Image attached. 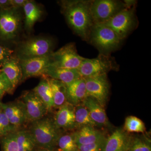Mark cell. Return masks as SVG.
Masks as SVG:
<instances>
[{
    "label": "cell",
    "mask_w": 151,
    "mask_h": 151,
    "mask_svg": "<svg viewBox=\"0 0 151 151\" xmlns=\"http://www.w3.org/2000/svg\"><path fill=\"white\" fill-rule=\"evenodd\" d=\"M128 151H151L150 145L148 142L139 138L132 139Z\"/></svg>",
    "instance_id": "cell-29"
},
{
    "label": "cell",
    "mask_w": 151,
    "mask_h": 151,
    "mask_svg": "<svg viewBox=\"0 0 151 151\" xmlns=\"http://www.w3.org/2000/svg\"><path fill=\"white\" fill-rule=\"evenodd\" d=\"M1 70L10 82L14 89L22 82V73L20 60L15 55L4 64Z\"/></svg>",
    "instance_id": "cell-19"
},
{
    "label": "cell",
    "mask_w": 151,
    "mask_h": 151,
    "mask_svg": "<svg viewBox=\"0 0 151 151\" xmlns=\"http://www.w3.org/2000/svg\"><path fill=\"white\" fill-rule=\"evenodd\" d=\"M1 96H0V103H1Z\"/></svg>",
    "instance_id": "cell-36"
},
{
    "label": "cell",
    "mask_w": 151,
    "mask_h": 151,
    "mask_svg": "<svg viewBox=\"0 0 151 151\" xmlns=\"http://www.w3.org/2000/svg\"><path fill=\"white\" fill-rule=\"evenodd\" d=\"M32 90L44 103L48 111L51 110L53 107V98L47 77L45 76Z\"/></svg>",
    "instance_id": "cell-22"
},
{
    "label": "cell",
    "mask_w": 151,
    "mask_h": 151,
    "mask_svg": "<svg viewBox=\"0 0 151 151\" xmlns=\"http://www.w3.org/2000/svg\"><path fill=\"white\" fill-rule=\"evenodd\" d=\"M68 103L74 106L81 104L87 97L85 80L80 78L66 86Z\"/></svg>",
    "instance_id": "cell-17"
},
{
    "label": "cell",
    "mask_w": 151,
    "mask_h": 151,
    "mask_svg": "<svg viewBox=\"0 0 151 151\" xmlns=\"http://www.w3.org/2000/svg\"><path fill=\"white\" fill-rule=\"evenodd\" d=\"M73 135L77 146L98 142L106 139L102 133L92 127H81Z\"/></svg>",
    "instance_id": "cell-18"
},
{
    "label": "cell",
    "mask_w": 151,
    "mask_h": 151,
    "mask_svg": "<svg viewBox=\"0 0 151 151\" xmlns=\"http://www.w3.org/2000/svg\"><path fill=\"white\" fill-rule=\"evenodd\" d=\"M19 151H34L36 146L29 131H18L15 132Z\"/></svg>",
    "instance_id": "cell-23"
},
{
    "label": "cell",
    "mask_w": 151,
    "mask_h": 151,
    "mask_svg": "<svg viewBox=\"0 0 151 151\" xmlns=\"http://www.w3.org/2000/svg\"><path fill=\"white\" fill-rule=\"evenodd\" d=\"M28 121L33 122L44 118L48 110L39 97L32 91L24 92L22 97Z\"/></svg>",
    "instance_id": "cell-10"
},
{
    "label": "cell",
    "mask_w": 151,
    "mask_h": 151,
    "mask_svg": "<svg viewBox=\"0 0 151 151\" xmlns=\"http://www.w3.org/2000/svg\"><path fill=\"white\" fill-rule=\"evenodd\" d=\"M103 24L113 30L123 40L129 35L136 26L134 10L133 8L124 9Z\"/></svg>",
    "instance_id": "cell-9"
},
{
    "label": "cell",
    "mask_w": 151,
    "mask_h": 151,
    "mask_svg": "<svg viewBox=\"0 0 151 151\" xmlns=\"http://www.w3.org/2000/svg\"><path fill=\"white\" fill-rule=\"evenodd\" d=\"M89 39L100 53L105 55L118 48L122 40L113 30L103 23L93 25Z\"/></svg>",
    "instance_id": "cell-4"
},
{
    "label": "cell",
    "mask_w": 151,
    "mask_h": 151,
    "mask_svg": "<svg viewBox=\"0 0 151 151\" xmlns=\"http://www.w3.org/2000/svg\"><path fill=\"white\" fill-rule=\"evenodd\" d=\"M115 66L108 55L100 53L96 58H84L78 70L81 78H89L106 74Z\"/></svg>",
    "instance_id": "cell-8"
},
{
    "label": "cell",
    "mask_w": 151,
    "mask_h": 151,
    "mask_svg": "<svg viewBox=\"0 0 151 151\" xmlns=\"http://www.w3.org/2000/svg\"><path fill=\"white\" fill-rule=\"evenodd\" d=\"M54 121L56 127L60 129H71L76 128L75 107L70 103H66L59 108Z\"/></svg>",
    "instance_id": "cell-14"
},
{
    "label": "cell",
    "mask_w": 151,
    "mask_h": 151,
    "mask_svg": "<svg viewBox=\"0 0 151 151\" xmlns=\"http://www.w3.org/2000/svg\"><path fill=\"white\" fill-rule=\"evenodd\" d=\"M146 128L144 122L134 116L127 117L125 120L124 130L127 132L144 133Z\"/></svg>",
    "instance_id": "cell-25"
},
{
    "label": "cell",
    "mask_w": 151,
    "mask_h": 151,
    "mask_svg": "<svg viewBox=\"0 0 151 151\" xmlns=\"http://www.w3.org/2000/svg\"><path fill=\"white\" fill-rule=\"evenodd\" d=\"M16 129L10 124L0 106V137H5L14 132Z\"/></svg>",
    "instance_id": "cell-27"
},
{
    "label": "cell",
    "mask_w": 151,
    "mask_h": 151,
    "mask_svg": "<svg viewBox=\"0 0 151 151\" xmlns=\"http://www.w3.org/2000/svg\"><path fill=\"white\" fill-rule=\"evenodd\" d=\"M40 151H54V150H44V149H42V150Z\"/></svg>",
    "instance_id": "cell-35"
},
{
    "label": "cell",
    "mask_w": 151,
    "mask_h": 151,
    "mask_svg": "<svg viewBox=\"0 0 151 151\" xmlns=\"http://www.w3.org/2000/svg\"><path fill=\"white\" fill-rule=\"evenodd\" d=\"M75 108V119L76 127L96 126L91 119L89 111L83 104L76 105Z\"/></svg>",
    "instance_id": "cell-24"
},
{
    "label": "cell",
    "mask_w": 151,
    "mask_h": 151,
    "mask_svg": "<svg viewBox=\"0 0 151 151\" xmlns=\"http://www.w3.org/2000/svg\"><path fill=\"white\" fill-rule=\"evenodd\" d=\"M91 1H62L61 10L70 27L83 39L88 40L94 24L90 12Z\"/></svg>",
    "instance_id": "cell-1"
},
{
    "label": "cell",
    "mask_w": 151,
    "mask_h": 151,
    "mask_svg": "<svg viewBox=\"0 0 151 151\" xmlns=\"http://www.w3.org/2000/svg\"><path fill=\"white\" fill-rule=\"evenodd\" d=\"M84 78L87 97L94 98L104 108L109 94V84L106 74Z\"/></svg>",
    "instance_id": "cell-11"
},
{
    "label": "cell",
    "mask_w": 151,
    "mask_h": 151,
    "mask_svg": "<svg viewBox=\"0 0 151 151\" xmlns=\"http://www.w3.org/2000/svg\"><path fill=\"white\" fill-rule=\"evenodd\" d=\"M28 0H10L11 7L15 8H23Z\"/></svg>",
    "instance_id": "cell-33"
},
{
    "label": "cell",
    "mask_w": 151,
    "mask_h": 151,
    "mask_svg": "<svg viewBox=\"0 0 151 151\" xmlns=\"http://www.w3.org/2000/svg\"><path fill=\"white\" fill-rule=\"evenodd\" d=\"M1 69H0V73H1Z\"/></svg>",
    "instance_id": "cell-37"
},
{
    "label": "cell",
    "mask_w": 151,
    "mask_h": 151,
    "mask_svg": "<svg viewBox=\"0 0 151 151\" xmlns=\"http://www.w3.org/2000/svg\"><path fill=\"white\" fill-rule=\"evenodd\" d=\"M1 144L3 151H19L15 132L3 137Z\"/></svg>",
    "instance_id": "cell-28"
},
{
    "label": "cell",
    "mask_w": 151,
    "mask_h": 151,
    "mask_svg": "<svg viewBox=\"0 0 151 151\" xmlns=\"http://www.w3.org/2000/svg\"><path fill=\"white\" fill-rule=\"evenodd\" d=\"M50 55L19 60L22 73V81L30 77L44 76L50 65Z\"/></svg>",
    "instance_id": "cell-12"
},
{
    "label": "cell",
    "mask_w": 151,
    "mask_h": 151,
    "mask_svg": "<svg viewBox=\"0 0 151 151\" xmlns=\"http://www.w3.org/2000/svg\"><path fill=\"white\" fill-rule=\"evenodd\" d=\"M24 15V28L30 32L35 23L40 19L43 12L35 1H28L23 8Z\"/></svg>",
    "instance_id": "cell-20"
},
{
    "label": "cell",
    "mask_w": 151,
    "mask_h": 151,
    "mask_svg": "<svg viewBox=\"0 0 151 151\" xmlns=\"http://www.w3.org/2000/svg\"><path fill=\"white\" fill-rule=\"evenodd\" d=\"M84 58L77 53L74 44L68 43L50 54L49 66L57 68L78 69Z\"/></svg>",
    "instance_id": "cell-6"
},
{
    "label": "cell",
    "mask_w": 151,
    "mask_h": 151,
    "mask_svg": "<svg viewBox=\"0 0 151 151\" xmlns=\"http://www.w3.org/2000/svg\"><path fill=\"white\" fill-rule=\"evenodd\" d=\"M126 8H127L125 3L122 1H92L90 12L94 24L105 23Z\"/></svg>",
    "instance_id": "cell-7"
},
{
    "label": "cell",
    "mask_w": 151,
    "mask_h": 151,
    "mask_svg": "<svg viewBox=\"0 0 151 151\" xmlns=\"http://www.w3.org/2000/svg\"><path fill=\"white\" fill-rule=\"evenodd\" d=\"M47 78L52 92L53 107L59 108L68 103L66 86L59 80Z\"/></svg>",
    "instance_id": "cell-21"
},
{
    "label": "cell",
    "mask_w": 151,
    "mask_h": 151,
    "mask_svg": "<svg viewBox=\"0 0 151 151\" xmlns=\"http://www.w3.org/2000/svg\"><path fill=\"white\" fill-rule=\"evenodd\" d=\"M105 140L93 144L78 146V151H103Z\"/></svg>",
    "instance_id": "cell-32"
},
{
    "label": "cell",
    "mask_w": 151,
    "mask_h": 151,
    "mask_svg": "<svg viewBox=\"0 0 151 151\" xmlns=\"http://www.w3.org/2000/svg\"><path fill=\"white\" fill-rule=\"evenodd\" d=\"M124 130H116L106 138L103 151H128L132 140Z\"/></svg>",
    "instance_id": "cell-13"
},
{
    "label": "cell",
    "mask_w": 151,
    "mask_h": 151,
    "mask_svg": "<svg viewBox=\"0 0 151 151\" xmlns=\"http://www.w3.org/2000/svg\"><path fill=\"white\" fill-rule=\"evenodd\" d=\"M14 89L5 74L0 73V96L2 97L6 93L12 94Z\"/></svg>",
    "instance_id": "cell-30"
},
{
    "label": "cell",
    "mask_w": 151,
    "mask_h": 151,
    "mask_svg": "<svg viewBox=\"0 0 151 151\" xmlns=\"http://www.w3.org/2000/svg\"><path fill=\"white\" fill-rule=\"evenodd\" d=\"M82 104L89 111L91 119L96 126L100 127L108 125V117L105 110L97 100L88 96L83 101Z\"/></svg>",
    "instance_id": "cell-15"
},
{
    "label": "cell",
    "mask_w": 151,
    "mask_h": 151,
    "mask_svg": "<svg viewBox=\"0 0 151 151\" xmlns=\"http://www.w3.org/2000/svg\"><path fill=\"white\" fill-rule=\"evenodd\" d=\"M57 145L61 151H78L73 134L60 136Z\"/></svg>",
    "instance_id": "cell-26"
},
{
    "label": "cell",
    "mask_w": 151,
    "mask_h": 151,
    "mask_svg": "<svg viewBox=\"0 0 151 151\" xmlns=\"http://www.w3.org/2000/svg\"><path fill=\"white\" fill-rule=\"evenodd\" d=\"M22 21L21 9L11 7L0 9V40H14L21 29Z\"/></svg>",
    "instance_id": "cell-5"
},
{
    "label": "cell",
    "mask_w": 151,
    "mask_h": 151,
    "mask_svg": "<svg viewBox=\"0 0 151 151\" xmlns=\"http://www.w3.org/2000/svg\"><path fill=\"white\" fill-rule=\"evenodd\" d=\"M32 123L29 132L36 147L54 150L61 136L60 129L56 127L54 120L44 117Z\"/></svg>",
    "instance_id": "cell-2"
},
{
    "label": "cell",
    "mask_w": 151,
    "mask_h": 151,
    "mask_svg": "<svg viewBox=\"0 0 151 151\" xmlns=\"http://www.w3.org/2000/svg\"><path fill=\"white\" fill-rule=\"evenodd\" d=\"M44 76L59 80L66 86L81 78L78 69L57 68L51 66L47 68Z\"/></svg>",
    "instance_id": "cell-16"
},
{
    "label": "cell",
    "mask_w": 151,
    "mask_h": 151,
    "mask_svg": "<svg viewBox=\"0 0 151 151\" xmlns=\"http://www.w3.org/2000/svg\"><path fill=\"white\" fill-rule=\"evenodd\" d=\"M13 50L0 45V68L14 56Z\"/></svg>",
    "instance_id": "cell-31"
},
{
    "label": "cell",
    "mask_w": 151,
    "mask_h": 151,
    "mask_svg": "<svg viewBox=\"0 0 151 151\" xmlns=\"http://www.w3.org/2000/svg\"><path fill=\"white\" fill-rule=\"evenodd\" d=\"M11 7L10 0H0V9Z\"/></svg>",
    "instance_id": "cell-34"
},
{
    "label": "cell",
    "mask_w": 151,
    "mask_h": 151,
    "mask_svg": "<svg viewBox=\"0 0 151 151\" xmlns=\"http://www.w3.org/2000/svg\"><path fill=\"white\" fill-rule=\"evenodd\" d=\"M53 47L54 41L51 38L33 37L19 44L15 56L19 60L45 56L53 52Z\"/></svg>",
    "instance_id": "cell-3"
}]
</instances>
